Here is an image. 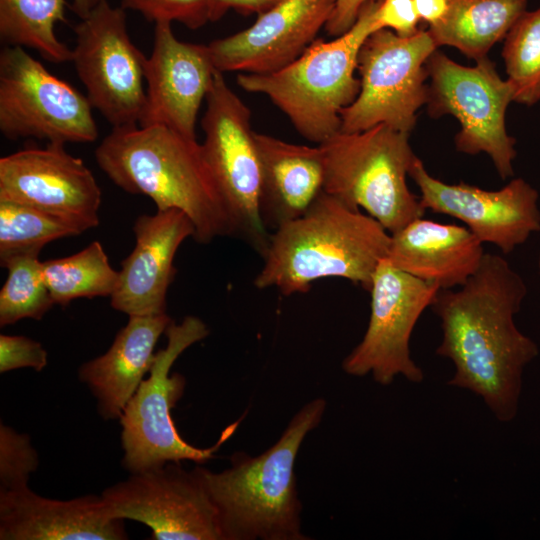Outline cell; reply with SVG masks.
<instances>
[{
	"instance_id": "cell-2",
	"label": "cell",
	"mask_w": 540,
	"mask_h": 540,
	"mask_svg": "<svg viewBox=\"0 0 540 540\" xmlns=\"http://www.w3.org/2000/svg\"><path fill=\"white\" fill-rule=\"evenodd\" d=\"M95 158L122 190L148 196L157 210L184 212L197 242L234 235L230 214L196 139L163 125L118 126L101 141Z\"/></svg>"
},
{
	"instance_id": "cell-11",
	"label": "cell",
	"mask_w": 540,
	"mask_h": 540,
	"mask_svg": "<svg viewBox=\"0 0 540 540\" xmlns=\"http://www.w3.org/2000/svg\"><path fill=\"white\" fill-rule=\"evenodd\" d=\"M86 95L50 73L23 47L0 53V131L9 140L90 143L98 129Z\"/></svg>"
},
{
	"instance_id": "cell-15",
	"label": "cell",
	"mask_w": 540,
	"mask_h": 540,
	"mask_svg": "<svg viewBox=\"0 0 540 540\" xmlns=\"http://www.w3.org/2000/svg\"><path fill=\"white\" fill-rule=\"evenodd\" d=\"M64 144L27 147L0 159V200L31 206L65 219L82 232L98 226L101 189Z\"/></svg>"
},
{
	"instance_id": "cell-37",
	"label": "cell",
	"mask_w": 540,
	"mask_h": 540,
	"mask_svg": "<svg viewBox=\"0 0 540 540\" xmlns=\"http://www.w3.org/2000/svg\"><path fill=\"white\" fill-rule=\"evenodd\" d=\"M104 1L108 0H70L71 8L79 18L86 16L92 9Z\"/></svg>"
},
{
	"instance_id": "cell-33",
	"label": "cell",
	"mask_w": 540,
	"mask_h": 540,
	"mask_svg": "<svg viewBox=\"0 0 540 540\" xmlns=\"http://www.w3.org/2000/svg\"><path fill=\"white\" fill-rule=\"evenodd\" d=\"M375 19L379 30L389 29L401 37L414 35L421 21L413 0H380Z\"/></svg>"
},
{
	"instance_id": "cell-6",
	"label": "cell",
	"mask_w": 540,
	"mask_h": 540,
	"mask_svg": "<svg viewBox=\"0 0 540 540\" xmlns=\"http://www.w3.org/2000/svg\"><path fill=\"white\" fill-rule=\"evenodd\" d=\"M319 145L327 194L352 208H363L390 234L424 216L419 196L407 185L417 158L409 133L380 124L360 132L340 131Z\"/></svg>"
},
{
	"instance_id": "cell-12",
	"label": "cell",
	"mask_w": 540,
	"mask_h": 540,
	"mask_svg": "<svg viewBox=\"0 0 540 540\" xmlns=\"http://www.w3.org/2000/svg\"><path fill=\"white\" fill-rule=\"evenodd\" d=\"M125 11L104 1L74 27L75 71L92 107L113 127L139 124L146 103L147 57L130 39Z\"/></svg>"
},
{
	"instance_id": "cell-38",
	"label": "cell",
	"mask_w": 540,
	"mask_h": 540,
	"mask_svg": "<svg viewBox=\"0 0 540 540\" xmlns=\"http://www.w3.org/2000/svg\"><path fill=\"white\" fill-rule=\"evenodd\" d=\"M538 264H539V270H540V255H539V262H538Z\"/></svg>"
},
{
	"instance_id": "cell-28",
	"label": "cell",
	"mask_w": 540,
	"mask_h": 540,
	"mask_svg": "<svg viewBox=\"0 0 540 540\" xmlns=\"http://www.w3.org/2000/svg\"><path fill=\"white\" fill-rule=\"evenodd\" d=\"M8 276L0 291V326L22 319L41 320L55 305L36 254L13 257L1 265Z\"/></svg>"
},
{
	"instance_id": "cell-27",
	"label": "cell",
	"mask_w": 540,
	"mask_h": 540,
	"mask_svg": "<svg viewBox=\"0 0 540 540\" xmlns=\"http://www.w3.org/2000/svg\"><path fill=\"white\" fill-rule=\"evenodd\" d=\"M82 231L71 222L53 214L0 200V264L21 255H39L48 243Z\"/></svg>"
},
{
	"instance_id": "cell-32",
	"label": "cell",
	"mask_w": 540,
	"mask_h": 540,
	"mask_svg": "<svg viewBox=\"0 0 540 540\" xmlns=\"http://www.w3.org/2000/svg\"><path fill=\"white\" fill-rule=\"evenodd\" d=\"M47 362V351L40 342L22 335H0V373L21 368L40 372Z\"/></svg>"
},
{
	"instance_id": "cell-3",
	"label": "cell",
	"mask_w": 540,
	"mask_h": 540,
	"mask_svg": "<svg viewBox=\"0 0 540 540\" xmlns=\"http://www.w3.org/2000/svg\"><path fill=\"white\" fill-rule=\"evenodd\" d=\"M390 241L376 219L324 191L305 214L271 232L254 285L289 296L316 280L344 278L369 292Z\"/></svg>"
},
{
	"instance_id": "cell-4",
	"label": "cell",
	"mask_w": 540,
	"mask_h": 540,
	"mask_svg": "<svg viewBox=\"0 0 540 540\" xmlns=\"http://www.w3.org/2000/svg\"><path fill=\"white\" fill-rule=\"evenodd\" d=\"M324 398L303 405L279 439L263 453L238 451L213 472L199 464L216 508L222 540H308L302 532L295 462L306 436L319 426Z\"/></svg>"
},
{
	"instance_id": "cell-1",
	"label": "cell",
	"mask_w": 540,
	"mask_h": 540,
	"mask_svg": "<svg viewBox=\"0 0 540 540\" xmlns=\"http://www.w3.org/2000/svg\"><path fill=\"white\" fill-rule=\"evenodd\" d=\"M526 295L524 280L507 260L485 253L465 284L440 289L431 305L442 329L436 354L455 369L448 385L481 397L501 422L516 417L523 371L539 353L514 320Z\"/></svg>"
},
{
	"instance_id": "cell-16",
	"label": "cell",
	"mask_w": 540,
	"mask_h": 540,
	"mask_svg": "<svg viewBox=\"0 0 540 540\" xmlns=\"http://www.w3.org/2000/svg\"><path fill=\"white\" fill-rule=\"evenodd\" d=\"M409 176L426 210L462 221L482 243L494 244L503 254L540 231L538 192L522 178L492 191L464 182L447 184L430 175L418 157Z\"/></svg>"
},
{
	"instance_id": "cell-14",
	"label": "cell",
	"mask_w": 540,
	"mask_h": 540,
	"mask_svg": "<svg viewBox=\"0 0 540 540\" xmlns=\"http://www.w3.org/2000/svg\"><path fill=\"white\" fill-rule=\"evenodd\" d=\"M114 517L148 526L153 540H222L200 466L180 462L130 474L101 493Z\"/></svg>"
},
{
	"instance_id": "cell-20",
	"label": "cell",
	"mask_w": 540,
	"mask_h": 540,
	"mask_svg": "<svg viewBox=\"0 0 540 540\" xmlns=\"http://www.w3.org/2000/svg\"><path fill=\"white\" fill-rule=\"evenodd\" d=\"M124 521L102 495L57 500L29 486L0 491L1 540H125Z\"/></svg>"
},
{
	"instance_id": "cell-18",
	"label": "cell",
	"mask_w": 540,
	"mask_h": 540,
	"mask_svg": "<svg viewBox=\"0 0 540 540\" xmlns=\"http://www.w3.org/2000/svg\"><path fill=\"white\" fill-rule=\"evenodd\" d=\"M337 0H283L248 28L208 44L215 68L267 74L296 60L325 28Z\"/></svg>"
},
{
	"instance_id": "cell-36",
	"label": "cell",
	"mask_w": 540,
	"mask_h": 540,
	"mask_svg": "<svg viewBox=\"0 0 540 540\" xmlns=\"http://www.w3.org/2000/svg\"><path fill=\"white\" fill-rule=\"evenodd\" d=\"M420 20L429 27L440 23L446 16L450 0H413Z\"/></svg>"
},
{
	"instance_id": "cell-22",
	"label": "cell",
	"mask_w": 540,
	"mask_h": 540,
	"mask_svg": "<svg viewBox=\"0 0 540 540\" xmlns=\"http://www.w3.org/2000/svg\"><path fill=\"white\" fill-rule=\"evenodd\" d=\"M484 255L483 243L467 227L421 217L391 234L386 259L396 269L452 289L467 282Z\"/></svg>"
},
{
	"instance_id": "cell-10",
	"label": "cell",
	"mask_w": 540,
	"mask_h": 540,
	"mask_svg": "<svg viewBox=\"0 0 540 540\" xmlns=\"http://www.w3.org/2000/svg\"><path fill=\"white\" fill-rule=\"evenodd\" d=\"M475 62V66H464L437 50L432 53L426 62L428 113L455 117L460 124L454 138L456 149L469 155L488 154L499 176L506 179L514 174L516 158V141L505 124L513 89L487 56Z\"/></svg>"
},
{
	"instance_id": "cell-17",
	"label": "cell",
	"mask_w": 540,
	"mask_h": 540,
	"mask_svg": "<svg viewBox=\"0 0 540 540\" xmlns=\"http://www.w3.org/2000/svg\"><path fill=\"white\" fill-rule=\"evenodd\" d=\"M217 69L208 45L179 40L171 23H157L145 61L146 103L139 125H163L196 139L195 127Z\"/></svg>"
},
{
	"instance_id": "cell-31",
	"label": "cell",
	"mask_w": 540,
	"mask_h": 540,
	"mask_svg": "<svg viewBox=\"0 0 540 540\" xmlns=\"http://www.w3.org/2000/svg\"><path fill=\"white\" fill-rule=\"evenodd\" d=\"M120 6L155 24L178 22L195 30L211 21V0H121Z\"/></svg>"
},
{
	"instance_id": "cell-26",
	"label": "cell",
	"mask_w": 540,
	"mask_h": 540,
	"mask_svg": "<svg viewBox=\"0 0 540 540\" xmlns=\"http://www.w3.org/2000/svg\"><path fill=\"white\" fill-rule=\"evenodd\" d=\"M42 265L51 297L61 306L78 298L111 297L118 283L119 272L98 241L73 255L42 261Z\"/></svg>"
},
{
	"instance_id": "cell-35",
	"label": "cell",
	"mask_w": 540,
	"mask_h": 540,
	"mask_svg": "<svg viewBox=\"0 0 540 540\" xmlns=\"http://www.w3.org/2000/svg\"><path fill=\"white\" fill-rule=\"evenodd\" d=\"M283 0H211V21L222 18L229 10L243 15L261 14Z\"/></svg>"
},
{
	"instance_id": "cell-7",
	"label": "cell",
	"mask_w": 540,
	"mask_h": 540,
	"mask_svg": "<svg viewBox=\"0 0 540 540\" xmlns=\"http://www.w3.org/2000/svg\"><path fill=\"white\" fill-rule=\"evenodd\" d=\"M167 345L156 352L155 362L120 416L121 464L130 473L160 467L168 462L190 460L204 464L214 458L221 445L231 437L239 421L228 426L211 447L199 448L186 442L175 427L172 409L182 398L186 379L171 372L177 358L190 346L209 334L200 318L186 316L173 320L165 330Z\"/></svg>"
},
{
	"instance_id": "cell-30",
	"label": "cell",
	"mask_w": 540,
	"mask_h": 540,
	"mask_svg": "<svg viewBox=\"0 0 540 540\" xmlns=\"http://www.w3.org/2000/svg\"><path fill=\"white\" fill-rule=\"evenodd\" d=\"M39 466V456L28 434L0 425V491L25 488Z\"/></svg>"
},
{
	"instance_id": "cell-21",
	"label": "cell",
	"mask_w": 540,
	"mask_h": 540,
	"mask_svg": "<svg viewBox=\"0 0 540 540\" xmlns=\"http://www.w3.org/2000/svg\"><path fill=\"white\" fill-rule=\"evenodd\" d=\"M172 321L167 313L129 316L109 349L80 366L78 377L96 399L103 419L120 418L149 374L156 359L155 346Z\"/></svg>"
},
{
	"instance_id": "cell-23",
	"label": "cell",
	"mask_w": 540,
	"mask_h": 540,
	"mask_svg": "<svg viewBox=\"0 0 540 540\" xmlns=\"http://www.w3.org/2000/svg\"><path fill=\"white\" fill-rule=\"evenodd\" d=\"M261 161L260 216L268 231L305 214L324 192L325 159L310 147L256 132Z\"/></svg>"
},
{
	"instance_id": "cell-8",
	"label": "cell",
	"mask_w": 540,
	"mask_h": 540,
	"mask_svg": "<svg viewBox=\"0 0 540 540\" xmlns=\"http://www.w3.org/2000/svg\"><path fill=\"white\" fill-rule=\"evenodd\" d=\"M251 112L216 71L201 120L205 161L230 214L234 235L261 256L271 232L260 216L261 161Z\"/></svg>"
},
{
	"instance_id": "cell-34",
	"label": "cell",
	"mask_w": 540,
	"mask_h": 540,
	"mask_svg": "<svg viewBox=\"0 0 540 540\" xmlns=\"http://www.w3.org/2000/svg\"><path fill=\"white\" fill-rule=\"evenodd\" d=\"M371 1L379 0H337L325 25L327 33L337 37L348 31L356 22L362 7Z\"/></svg>"
},
{
	"instance_id": "cell-5",
	"label": "cell",
	"mask_w": 540,
	"mask_h": 540,
	"mask_svg": "<svg viewBox=\"0 0 540 540\" xmlns=\"http://www.w3.org/2000/svg\"><path fill=\"white\" fill-rule=\"evenodd\" d=\"M379 1L365 4L342 35L331 41L315 39L296 60L275 72L240 73L237 84L267 96L301 136L322 144L340 132L341 112L360 91L355 76L358 55L365 40L379 30L375 19Z\"/></svg>"
},
{
	"instance_id": "cell-13",
	"label": "cell",
	"mask_w": 540,
	"mask_h": 540,
	"mask_svg": "<svg viewBox=\"0 0 540 540\" xmlns=\"http://www.w3.org/2000/svg\"><path fill=\"white\" fill-rule=\"evenodd\" d=\"M439 290L436 283L396 269L383 259L369 291L371 312L366 332L344 358V372L355 377L370 374L383 386L390 385L397 376L421 383L424 373L411 358L410 337Z\"/></svg>"
},
{
	"instance_id": "cell-9",
	"label": "cell",
	"mask_w": 540,
	"mask_h": 540,
	"mask_svg": "<svg viewBox=\"0 0 540 540\" xmlns=\"http://www.w3.org/2000/svg\"><path fill=\"white\" fill-rule=\"evenodd\" d=\"M428 30L401 37L389 29L372 33L358 55L360 91L341 112V132L383 124L410 133L428 100L426 62L437 49Z\"/></svg>"
},
{
	"instance_id": "cell-24",
	"label": "cell",
	"mask_w": 540,
	"mask_h": 540,
	"mask_svg": "<svg viewBox=\"0 0 540 540\" xmlns=\"http://www.w3.org/2000/svg\"><path fill=\"white\" fill-rule=\"evenodd\" d=\"M526 6L527 0H450L445 18L428 31L437 46H452L476 61L505 38Z\"/></svg>"
},
{
	"instance_id": "cell-19",
	"label": "cell",
	"mask_w": 540,
	"mask_h": 540,
	"mask_svg": "<svg viewBox=\"0 0 540 540\" xmlns=\"http://www.w3.org/2000/svg\"><path fill=\"white\" fill-rule=\"evenodd\" d=\"M190 218L178 209L140 215L134 222L136 244L121 262L110 304L133 315L166 313V296L174 280V258L182 242L194 236Z\"/></svg>"
},
{
	"instance_id": "cell-25",
	"label": "cell",
	"mask_w": 540,
	"mask_h": 540,
	"mask_svg": "<svg viewBox=\"0 0 540 540\" xmlns=\"http://www.w3.org/2000/svg\"><path fill=\"white\" fill-rule=\"evenodd\" d=\"M66 0H0V38L7 46L28 47L53 63L72 61V49L55 33L65 21Z\"/></svg>"
},
{
	"instance_id": "cell-29",
	"label": "cell",
	"mask_w": 540,
	"mask_h": 540,
	"mask_svg": "<svg viewBox=\"0 0 540 540\" xmlns=\"http://www.w3.org/2000/svg\"><path fill=\"white\" fill-rule=\"evenodd\" d=\"M502 57L514 102L540 100V8L525 11L504 38Z\"/></svg>"
}]
</instances>
